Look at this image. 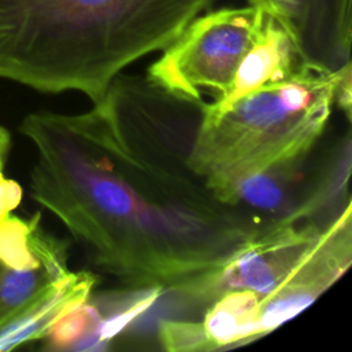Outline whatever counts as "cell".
Listing matches in <instances>:
<instances>
[{
    "mask_svg": "<svg viewBox=\"0 0 352 352\" xmlns=\"http://www.w3.org/2000/svg\"><path fill=\"white\" fill-rule=\"evenodd\" d=\"M204 103L121 73L89 110L19 125L36 150L30 197L129 292L170 293L263 230L192 166Z\"/></svg>",
    "mask_w": 352,
    "mask_h": 352,
    "instance_id": "obj_1",
    "label": "cell"
},
{
    "mask_svg": "<svg viewBox=\"0 0 352 352\" xmlns=\"http://www.w3.org/2000/svg\"><path fill=\"white\" fill-rule=\"evenodd\" d=\"M352 261V205L324 220L263 228L221 265L169 294L176 315L158 323L169 352L253 342L324 293Z\"/></svg>",
    "mask_w": 352,
    "mask_h": 352,
    "instance_id": "obj_2",
    "label": "cell"
},
{
    "mask_svg": "<svg viewBox=\"0 0 352 352\" xmlns=\"http://www.w3.org/2000/svg\"><path fill=\"white\" fill-rule=\"evenodd\" d=\"M217 0H0V78L95 102Z\"/></svg>",
    "mask_w": 352,
    "mask_h": 352,
    "instance_id": "obj_3",
    "label": "cell"
},
{
    "mask_svg": "<svg viewBox=\"0 0 352 352\" xmlns=\"http://www.w3.org/2000/svg\"><path fill=\"white\" fill-rule=\"evenodd\" d=\"M351 65H304L224 104L202 106L191 162L217 192L230 183L308 154L319 143Z\"/></svg>",
    "mask_w": 352,
    "mask_h": 352,
    "instance_id": "obj_4",
    "label": "cell"
},
{
    "mask_svg": "<svg viewBox=\"0 0 352 352\" xmlns=\"http://www.w3.org/2000/svg\"><path fill=\"white\" fill-rule=\"evenodd\" d=\"M349 132L323 154H308L243 176L217 197L249 213L261 228L324 220L351 205Z\"/></svg>",
    "mask_w": 352,
    "mask_h": 352,
    "instance_id": "obj_5",
    "label": "cell"
},
{
    "mask_svg": "<svg viewBox=\"0 0 352 352\" xmlns=\"http://www.w3.org/2000/svg\"><path fill=\"white\" fill-rule=\"evenodd\" d=\"M253 6L202 12L162 50L147 77L166 91L192 100L223 96L264 19Z\"/></svg>",
    "mask_w": 352,
    "mask_h": 352,
    "instance_id": "obj_6",
    "label": "cell"
},
{
    "mask_svg": "<svg viewBox=\"0 0 352 352\" xmlns=\"http://www.w3.org/2000/svg\"><path fill=\"white\" fill-rule=\"evenodd\" d=\"M304 65L307 62L293 36L265 14L252 45L234 74L230 88L223 96L208 103L224 106L250 91L292 76Z\"/></svg>",
    "mask_w": 352,
    "mask_h": 352,
    "instance_id": "obj_7",
    "label": "cell"
},
{
    "mask_svg": "<svg viewBox=\"0 0 352 352\" xmlns=\"http://www.w3.org/2000/svg\"><path fill=\"white\" fill-rule=\"evenodd\" d=\"M296 43L311 66L340 70L351 65V0H302Z\"/></svg>",
    "mask_w": 352,
    "mask_h": 352,
    "instance_id": "obj_8",
    "label": "cell"
},
{
    "mask_svg": "<svg viewBox=\"0 0 352 352\" xmlns=\"http://www.w3.org/2000/svg\"><path fill=\"white\" fill-rule=\"evenodd\" d=\"M95 283L96 278L91 272L70 271L0 327V352L43 340L50 326L63 312L91 297Z\"/></svg>",
    "mask_w": 352,
    "mask_h": 352,
    "instance_id": "obj_9",
    "label": "cell"
},
{
    "mask_svg": "<svg viewBox=\"0 0 352 352\" xmlns=\"http://www.w3.org/2000/svg\"><path fill=\"white\" fill-rule=\"evenodd\" d=\"M37 212L29 219L8 213L0 217V264L14 270H34L67 264V245L47 232Z\"/></svg>",
    "mask_w": 352,
    "mask_h": 352,
    "instance_id": "obj_10",
    "label": "cell"
},
{
    "mask_svg": "<svg viewBox=\"0 0 352 352\" xmlns=\"http://www.w3.org/2000/svg\"><path fill=\"white\" fill-rule=\"evenodd\" d=\"M106 316L91 297L63 312L47 330L44 348L51 351H98L103 348Z\"/></svg>",
    "mask_w": 352,
    "mask_h": 352,
    "instance_id": "obj_11",
    "label": "cell"
},
{
    "mask_svg": "<svg viewBox=\"0 0 352 352\" xmlns=\"http://www.w3.org/2000/svg\"><path fill=\"white\" fill-rule=\"evenodd\" d=\"M70 271L69 264H51L34 270H14L0 264V327Z\"/></svg>",
    "mask_w": 352,
    "mask_h": 352,
    "instance_id": "obj_12",
    "label": "cell"
},
{
    "mask_svg": "<svg viewBox=\"0 0 352 352\" xmlns=\"http://www.w3.org/2000/svg\"><path fill=\"white\" fill-rule=\"evenodd\" d=\"M249 4L274 18L296 40L302 0H249Z\"/></svg>",
    "mask_w": 352,
    "mask_h": 352,
    "instance_id": "obj_13",
    "label": "cell"
},
{
    "mask_svg": "<svg viewBox=\"0 0 352 352\" xmlns=\"http://www.w3.org/2000/svg\"><path fill=\"white\" fill-rule=\"evenodd\" d=\"M6 165H0V217L12 213L22 202L23 190L21 184L4 176Z\"/></svg>",
    "mask_w": 352,
    "mask_h": 352,
    "instance_id": "obj_14",
    "label": "cell"
},
{
    "mask_svg": "<svg viewBox=\"0 0 352 352\" xmlns=\"http://www.w3.org/2000/svg\"><path fill=\"white\" fill-rule=\"evenodd\" d=\"M10 148H11V135L8 129L0 125V165L7 164Z\"/></svg>",
    "mask_w": 352,
    "mask_h": 352,
    "instance_id": "obj_15",
    "label": "cell"
}]
</instances>
